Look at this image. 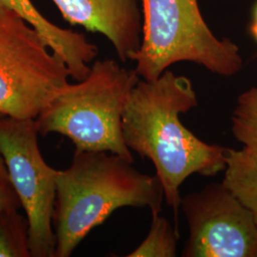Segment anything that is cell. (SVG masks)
I'll return each mask as SVG.
<instances>
[{"mask_svg":"<svg viewBox=\"0 0 257 257\" xmlns=\"http://www.w3.org/2000/svg\"><path fill=\"white\" fill-rule=\"evenodd\" d=\"M197 106L191 79L166 70L155 80L139 79L122 114L124 141L155 166L176 223L184 181L195 174L216 175L227 167L228 148L204 142L180 120L181 113Z\"/></svg>","mask_w":257,"mask_h":257,"instance_id":"obj_1","label":"cell"},{"mask_svg":"<svg viewBox=\"0 0 257 257\" xmlns=\"http://www.w3.org/2000/svg\"><path fill=\"white\" fill-rule=\"evenodd\" d=\"M156 175L140 173L122 156L76 150L71 165L56 173L55 257H69L91 230L124 208L159 214L164 198Z\"/></svg>","mask_w":257,"mask_h":257,"instance_id":"obj_2","label":"cell"},{"mask_svg":"<svg viewBox=\"0 0 257 257\" xmlns=\"http://www.w3.org/2000/svg\"><path fill=\"white\" fill-rule=\"evenodd\" d=\"M140 77L113 59L96 60L81 81L59 92L36 118L42 136L69 138L76 150L108 152L134 163L122 134V114Z\"/></svg>","mask_w":257,"mask_h":257,"instance_id":"obj_3","label":"cell"},{"mask_svg":"<svg viewBox=\"0 0 257 257\" xmlns=\"http://www.w3.org/2000/svg\"><path fill=\"white\" fill-rule=\"evenodd\" d=\"M141 6L142 40L132 57L140 78L155 80L172 65L184 61L225 77L242 69L238 46L212 34L198 0H141Z\"/></svg>","mask_w":257,"mask_h":257,"instance_id":"obj_4","label":"cell"},{"mask_svg":"<svg viewBox=\"0 0 257 257\" xmlns=\"http://www.w3.org/2000/svg\"><path fill=\"white\" fill-rule=\"evenodd\" d=\"M19 14L0 6V113L36 119L69 85L63 59Z\"/></svg>","mask_w":257,"mask_h":257,"instance_id":"obj_5","label":"cell"},{"mask_svg":"<svg viewBox=\"0 0 257 257\" xmlns=\"http://www.w3.org/2000/svg\"><path fill=\"white\" fill-rule=\"evenodd\" d=\"M38 134L36 119L0 118V156L26 214L30 255L55 257L57 170L48 165L41 155Z\"/></svg>","mask_w":257,"mask_h":257,"instance_id":"obj_6","label":"cell"},{"mask_svg":"<svg viewBox=\"0 0 257 257\" xmlns=\"http://www.w3.org/2000/svg\"><path fill=\"white\" fill-rule=\"evenodd\" d=\"M189 226L184 257H257V223L223 183L181 198Z\"/></svg>","mask_w":257,"mask_h":257,"instance_id":"obj_7","label":"cell"},{"mask_svg":"<svg viewBox=\"0 0 257 257\" xmlns=\"http://www.w3.org/2000/svg\"><path fill=\"white\" fill-rule=\"evenodd\" d=\"M63 19L99 33L114 48L122 62L132 60L142 40L141 0H52Z\"/></svg>","mask_w":257,"mask_h":257,"instance_id":"obj_8","label":"cell"},{"mask_svg":"<svg viewBox=\"0 0 257 257\" xmlns=\"http://www.w3.org/2000/svg\"><path fill=\"white\" fill-rule=\"evenodd\" d=\"M0 6L16 12L37 30L51 51L63 59L71 77L81 81L90 74V64L98 55V48L84 35L56 26L31 0H0Z\"/></svg>","mask_w":257,"mask_h":257,"instance_id":"obj_9","label":"cell"},{"mask_svg":"<svg viewBox=\"0 0 257 257\" xmlns=\"http://www.w3.org/2000/svg\"><path fill=\"white\" fill-rule=\"evenodd\" d=\"M222 183L254 217L257 223V152L248 148L228 149Z\"/></svg>","mask_w":257,"mask_h":257,"instance_id":"obj_10","label":"cell"},{"mask_svg":"<svg viewBox=\"0 0 257 257\" xmlns=\"http://www.w3.org/2000/svg\"><path fill=\"white\" fill-rule=\"evenodd\" d=\"M230 120L235 140L257 152V87H251L239 95Z\"/></svg>","mask_w":257,"mask_h":257,"instance_id":"obj_11","label":"cell"},{"mask_svg":"<svg viewBox=\"0 0 257 257\" xmlns=\"http://www.w3.org/2000/svg\"><path fill=\"white\" fill-rule=\"evenodd\" d=\"M153 220L146 238L128 257H175L177 255L178 233L162 215H152Z\"/></svg>","mask_w":257,"mask_h":257,"instance_id":"obj_12","label":"cell"},{"mask_svg":"<svg viewBox=\"0 0 257 257\" xmlns=\"http://www.w3.org/2000/svg\"><path fill=\"white\" fill-rule=\"evenodd\" d=\"M28 247V222L17 209L0 214V257H26Z\"/></svg>","mask_w":257,"mask_h":257,"instance_id":"obj_13","label":"cell"},{"mask_svg":"<svg viewBox=\"0 0 257 257\" xmlns=\"http://www.w3.org/2000/svg\"><path fill=\"white\" fill-rule=\"evenodd\" d=\"M19 199L12 185L0 181V214L5 211L17 209Z\"/></svg>","mask_w":257,"mask_h":257,"instance_id":"obj_14","label":"cell"},{"mask_svg":"<svg viewBox=\"0 0 257 257\" xmlns=\"http://www.w3.org/2000/svg\"><path fill=\"white\" fill-rule=\"evenodd\" d=\"M248 32L257 44V2L252 11V19L248 27Z\"/></svg>","mask_w":257,"mask_h":257,"instance_id":"obj_15","label":"cell"},{"mask_svg":"<svg viewBox=\"0 0 257 257\" xmlns=\"http://www.w3.org/2000/svg\"><path fill=\"white\" fill-rule=\"evenodd\" d=\"M2 116H3V115L0 113V118H1ZM0 181L3 182V183L11 185L9 175H8V171H7V169H6L4 160H3V158H2V156H0Z\"/></svg>","mask_w":257,"mask_h":257,"instance_id":"obj_16","label":"cell"}]
</instances>
